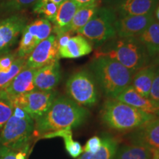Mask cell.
Wrapping results in <instances>:
<instances>
[{
    "mask_svg": "<svg viewBox=\"0 0 159 159\" xmlns=\"http://www.w3.org/2000/svg\"><path fill=\"white\" fill-rule=\"evenodd\" d=\"M156 116H159V109L158 110V111L156 112Z\"/></svg>",
    "mask_w": 159,
    "mask_h": 159,
    "instance_id": "40",
    "label": "cell"
},
{
    "mask_svg": "<svg viewBox=\"0 0 159 159\" xmlns=\"http://www.w3.org/2000/svg\"><path fill=\"white\" fill-rule=\"evenodd\" d=\"M98 48L94 57L115 60L134 73L150 64V57L138 38L114 37Z\"/></svg>",
    "mask_w": 159,
    "mask_h": 159,
    "instance_id": "2",
    "label": "cell"
},
{
    "mask_svg": "<svg viewBox=\"0 0 159 159\" xmlns=\"http://www.w3.org/2000/svg\"><path fill=\"white\" fill-rule=\"evenodd\" d=\"M130 144L143 146L152 152H159V116H156L128 134Z\"/></svg>",
    "mask_w": 159,
    "mask_h": 159,
    "instance_id": "13",
    "label": "cell"
},
{
    "mask_svg": "<svg viewBox=\"0 0 159 159\" xmlns=\"http://www.w3.org/2000/svg\"><path fill=\"white\" fill-rule=\"evenodd\" d=\"M93 46L85 38L77 35L70 38L64 47L59 49L60 58L75 59L85 56L92 52Z\"/></svg>",
    "mask_w": 159,
    "mask_h": 159,
    "instance_id": "18",
    "label": "cell"
},
{
    "mask_svg": "<svg viewBox=\"0 0 159 159\" xmlns=\"http://www.w3.org/2000/svg\"><path fill=\"white\" fill-rule=\"evenodd\" d=\"M90 68L97 85L108 99H115L131 85L135 74L116 61L107 57H94Z\"/></svg>",
    "mask_w": 159,
    "mask_h": 159,
    "instance_id": "3",
    "label": "cell"
},
{
    "mask_svg": "<svg viewBox=\"0 0 159 159\" xmlns=\"http://www.w3.org/2000/svg\"><path fill=\"white\" fill-rule=\"evenodd\" d=\"M51 1L54 2H55V3H57V4H58V5H60V4H61V2H63L65 1V0H51Z\"/></svg>",
    "mask_w": 159,
    "mask_h": 159,
    "instance_id": "39",
    "label": "cell"
},
{
    "mask_svg": "<svg viewBox=\"0 0 159 159\" xmlns=\"http://www.w3.org/2000/svg\"><path fill=\"white\" fill-rule=\"evenodd\" d=\"M99 115L103 124L119 132H131L156 116L116 99H107Z\"/></svg>",
    "mask_w": 159,
    "mask_h": 159,
    "instance_id": "4",
    "label": "cell"
},
{
    "mask_svg": "<svg viewBox=\"0 0 159 159\" xmlns=\"http://www.w3.org/2000/svg\"><path fill=\"white\" fill-rule=\"evenodd\" d=\"M80 6L98 5L97 0H75Z\"/></svg>",
    "mask_w": 159,
    "mask_h": 159,
    "instance_id": "34",
    "label": "cell"
},
{
    "mask_svg": "<svg viewBox=\"0 0 159 159\" xmlns=\"http://www.w3.org/2000/svg\"><path fill=\"white\" fill-rule=\"evenodd\" d=\"M26 57H17L11 67L7 71H0V90L7 86L26 66Z\"/></svg>",
    "mask_w": 159,
    "mask_h": 159,
    "instance_id": "28",
    "label": "cell"
},
{
    "mask_svg": "<svg viewBox=\"0 0 159 159\" xmlns=\"http://www.w3.org/2000/svg\"><path fill=\"white\" fill-rule=\"evenodd\" d=\"M57 96L54 90H35L20 94L13 99V105L25 111L33 120L42 116Z\"/></svg>",
    "mask_w": 159,
    "mask_h": 159,
    "instance_id": "8",
    "label": "cell"
},
{
    "mask_svg": "<svg viewBox=\"0 0 159 159\" xmlns=\"http://www.w3.org/2000/svg\"><path fill=\"white\" fill-rule=\"evenodd\" d=\"M30 143L21 148L0 146V159H27Z\"/></svg>",
    "mask_w": 159,
    "mask_h": 159,
    "instance_id": "30",
    "label": "cell"
},
{
    "mask_svg": "<svg viewBox=\"0 0 159 159\" xmlns=\"http://www.w3.org/2000/svg\"><path fill=\"white\" fill-rule=\"evenodd\" d=\"M59 5L51 0H39L33 6V12L52 22L57 13Z\"/></svg>",
    "mask_w": 159,
    "mask_h": 159,
    "instance_id": "27",
    "label": "cell"
},
{
    "mask_svg": "<svg viewBox=\"0 0 159 159\" xmlns=\"http://www.w3.org/2000/svg\"><path fill=\"white\" fill-rule=\"evenodd\" d=\"M117 20L116 13L107 7L98 8L90 21L78 33L85 38L91 44L98 47L116 37L115 23Z\"/></svg>",
    "mask_w": 159,
    "mask_h": 159,
    "instance_id": "6",
    "label": "cell"
},
{
    "mask_svg": "<svg viewBox=\"0 0 159 159\" xmlns=\"http://www.w3.org/2000/svg\"><path fill=\"white\" fill-rule=\"evenodd\" d=\"M89 116V111L68 97H57L47 112L35 121L39 136L66 128H77Z\"/></svg>",
    "mask_w": 159,
    "mask_h": 159,
    "instance_id": "1",
    "label": "cell"
},
{
    "mask_svg": "<svg viewBox=\"0 0 159 159\" xmlns=\"http://www.w3.org/2000/svg\"><path fill=\"white\" fill-rule=\"evenodd\" d=\"M101 145H102L101 137L94 136L92 138L89 139L88 142H86L84 149H83V152L94 153L99 150V148H101Z\"/></svg>",
    "mask_w": 159,
    "mask_h": 159,
    "instance_id": "32",
    "label": "cell"
},
{
    "mask_svg": "<svg viewBox=\"0 0 159 159\" xmlns=\"http://www.w3.org/2000/svg\"><path fill=\"white\" fill-rule=\"evenodd\" d=\"M52 33V22L43 18L27 24L21 32L17 50L18 57H27L37 45L51 35Z\"/></svg>",
    "mask_w": 159,
    "mask_h": 159,
    "instance_id": "9",
    "label": "cell"
},
{
    "mask_svg": "<svg viewBox=\"0 0 159 159\" xmlns=\"http://www.w3.org/2000/svg\"><path fill=\"white\" fill-rule=\"evenodd\" d=\"M61 78L59 61L38 69L34 76L35 89L41 91L54 90Z\"/></svg>",
    "mask_w": 159,
    "mask_h": 159,
    "instance_id": "15",
    "label": "cell"
},
{
    "mask_svg": "<svg viewBox=\"0 0 159 159\" xmlns=\"http://www.w3.org/2000/svg\"><path fill=\"white\" fill-rule=\"evenodd\" d=\"M149 98L152 102L159 105V64H156V69L155 71L154 78L152 80Z\"/></svg>",
    "mask_w": 159,
    "mask_h": 159,
    "instance_id": "31",
    "label": "cell"
},
{
    "mask_svg": "<svg viewBox=\"0 0 159 159\" xmlns=\"http://www.w3.org/2000/svg\"><path fill=\"white\" fill-rule=\"evenodd\" d=\"M80 7L75 0H65L59 5L57 13L52 21V32L57 35L69 33L73 17Z\"/></svg>",
    "mask_w": 159,
    "mask_h": 159,
    "instance_id": "16",
    "label": "cell"
},
{
    "mask_svg": "<svg viewBox=\"0 0 159 159\" xmlns=\"http://www.w3.org/2000/svg\"><path fill=\"white\" fill-rule=\"evenodd\" d=\"M106 4H111V5H118L120 2H122L123 0H104Z\"/></svg>",
    "mask_w": 159,
    "mask_h": 159,
    "instance_id": "35",
    "label": "cell"
},
{
    "mask_svg": "<svg viewBox=\"0 0 159 159\" xmlns=\"http://www.w3.org/2000/svg\"><path fill=\"white\" fill-rule=\"evenodd\" d=\"M101 1V0H97V3H98L99 2H100Z\"/></svg>",
    "mask_w": 159,
    "mask_h": 159,
    "instance_id": "41",
    "label": "cell"
},
{
    "mask_svg": "<svg viewBox=\"0 0 159 159\" xmlns=\"http://www.w3.org/2000/svg\"><path fill=\"white\" fill-rule=\"evenodd\" d=\"M152 159H159V152H155Z\"/></svg>",
    "mask_w": 159,
    "mask_h": 159,
    "instance_id": "37",
    "label": "cell"
},
{
    "mask_svg": "<svg viewBox=\"0 0 159 159\" xmlns=\"http://www.w3.org/2000/svg\"><path fill=\"white\" fill-rule=\"evenodd\" d=\"M35 131V121L25 111L15 106L13 114L2 129L0 146L21 148L29 144Z\"/></svg>",
    "mask_w": 159,
    "mask_h": 159,
    "instance_id": "5",
    "label": "cell"
},
{
    "mask_svg": "<svg viewBox=\"0 0 159 159\" xmlns=\"http://www.w3.org/2000/svg\"><path fill=\"white\" fill-rule=\"evenodd\" d=\"M13 102L12 99L4 91L0 90V130L8 121L10 117L13 114Z\"/></svg>",
    "mask_w": 159,
    "mask_h": 159,
    "instance_id": "29",
    "label": "cell"
},
{
    "mask_svg": "<svg viewBox=\"0 0 159 159\" xmlns=\"http://www.w3.org/2000/svg\"><path fill=\"white\" fill-rule=\"evenodd\" d=\"M39 0H0V17L16 14L34 5Z\"/></svg>",
    "mask_w": 159,
    "mask_h": 159,
    "instance_id": "26",
    "label": "cell"
},
{
    "mask_svg": "<svg viewBox=\"0 0 159 159\" xmlns=\"http://www.w3.org/2000/svg\"><path fill=\"white\" fill-rule=\"evenodd\" d=\"M97 9H98V5L80 6L71 21L69 33H78L90 21L97 12Z\"/></svg>",
    "mask_w": 159,
    "mask_h": 159,
    "instance_id": "25",
    "label": "cell"
},
{
    "mask_svg": "<svg viewBox=\"0 0 159 159\" xmlns=\"http://www.w3.org/2000/svg\"><path fill=\"white\" fill-rule=\"evenodd\" d=\"M158 0H123L117 5L121 16L145 15L154 13Z\"/></svg>",
    "mask_w": 159,
    "mask_h": 159,
    "instance_id": "19",
    "label": "cell"
},
{
    "mask_svg": "<svg viewBox=\"0 0 159 159\" xmlns=\"http://www.w3.org/2000/svg\"><path fill=\"white\" fill-rule=\"evenodd\" d=\"M153 14H154L155 19H156L157 21H158L159 22V4L156 6V9H155L154 11Z\"/></svg>",
    "mask_w": 159,
    "mask_h": 159,
    "instance_id": "36",
    "label": "cell"
},
{
    "mask_svg": "<svg viewBox=\"0 0 159 159\" xmlns=\"http://www.w3.org/2000/svg\"><path fill=\"white\" fill-rule=\"evenodd\" d=\"M156 69V64L152 63L139 69L135 72L133 77L131 85L139 94L147 98L150 97V89Z\"/></svg>",
    "mask_w": 159,
    "mask_h": 159,
    "instance_id": "20",
    "label": "cell"
},
{
    "mask_svg": "<svg viewBox=\"0 0 159 159\" xmlns=\"http://www.w3.org/2000/svg\"><path fill=\"white\" fill-rule=\"evenodd\" d=\"M115 99L148 114L156 115L159 109L158 105L152 102L150 98L139 94L131 85L125 89Z\"/></svg>",
    "mask_w": 159,
    "mask_h": 159,
    "instance_id": "17",
    "label": "cell"
},
{
    "mask_svg": "<svg viewBox=\"0 0 159 159\" xmlns=\"http://www.w3.org/2000/svg\"><path fill=\"white\" fill-rule=\"evenodd\" d=\"M37 69L25 67L2 90L13 100L20 94L35 90L34 76Z\"/></svg>",
    "mask_w": 159,
    "mask_h": 159,
    "instance_id": "14",
    "label": "cell"
},
{
    "mask_svg": "<svg viewBox=\"0 0 159 159\" xmlns=\"http://www.w3.org/2000/svg\"><path fill=\"white\" fill-rule=\"evenodd\" d=\"M153 63H156V64H159V54L154 58Z\"/></svg>",
    "mask_w": 159,
    "mask_h": 159,
    "instance_id": "38",
    "label": "cell"
},
{
    "mask_svg": "<svg viewBox=\"0 0 159 159\" xmlns=\"http://www.w3.org/2000/svg\"><path fill=\"white\" fill-rule=\"evenodd\" d=\"M154 152L149 149L134 144L118 147L114 159H152Z\"/></svg>",
    "mask_w": 159,
    "mask_h": 159,
    "instance_id": "23",
    "label": "cell"
},
{
    "mask_svg": "<svg viewBox=\"0 0 159 159\" xmlns=\"http://www.w3.org/2000/svg\"><path fill=\"white\" fill-rule=\"evenodd\" d=\"M27 22V17L20 13L0 20V55L11 52L21 36Z\"/></svg>",
    "mask_w": 159,
    "mask_h": 159,
    "instance_id": "10",
    "label": "cell"
},
{
    "mask_svg": "<svg viewBox=\"0 0 159 159\" xmlns=\"http://www.w3.org/2000/svg\"><path fill=\"white\" fill-rule=\"evenodd\" d=\"M155 20L153 13L121 16L115 23L116 35L119 38H138Z\"/></svg>",
    "mask_w": 159,
    "mask_h": 159,
    "instance_id": "12",
    "label": "cell"
},
{
    "mask_svg": "<svg viewBox=\"0 0 159 159\" xmlns=\"http://www.w3.org/2000/svg\"><path fill=\"white\" fill-rule=\"evenodd\" d=\"M70 34H71L70 33H63V34L59 35H57V36H56L58 49L64 47V46L67 43H68L69 39H70V38L71 37Z\"/></svg>",
    "mask_w": 159,
    "mask_h": 159,
    "instance_id": "33",
    "label": "cell"
},
{
    "mask_svg": "<svg viewBox=\"0 0 159 159\" xmlns=\"http://www.w3.org/2000/svg\"><path fill=\"white\" fill-rule=\"evenodd\" d=\"M66 91L68 97L80 106L91 107L98 102L96 80L87 70H80L71 75L66 83Z\"/></svg>",
    "mask_w": 159,
    "mask_h": 159,
    "instance_id": "7",
    "label": "cell"
},
{
    "mask_svg": "<svg viewBox=\"0 0 159 159\" xmlns=\"http://www.w3.org/2000/svg\"><path fill=\"white\" fill-rule=\"evenodd\" d=\"M138 39L151 58L159 54V22L155 20L144 30Z\"/></svg>",
    "mask_w": 159,
    "mask_h": 159,
    "instance_id": "21",
    "label": "cell"
},
{
    "mask_svg": "<svg viewBox=\"0 0 159 159\" xmlns=\"http://www.w3.org/2000/svg\"><path fill=\"white\" fill-rule=\"evenodd\" d=\"M59 49L56 35L52 34L40 42L26 59V67L40 69L59 61Z\"/></svg>",
    "mask_w": 159,
    "mask_h": 159,
    "instance_id": "11",
    "label": "cell"
},
{
    "mask_svg": "<svg viewBox=\"0 0 159 159\" xmlns=\"http://www.w3.org/2000/svg\"><path fill=\"white\" fill-rule=\"evenodd\" d=\"M101 139L102 145L97 152H84L77 159H114L119 147L117 139L108 134H102Z\"/></svg>",
    "mask_w": 159,
    "mask_h": 159,
    "instance_id": "22",
    "label": "cell"
},
{
    "mask_svg": "<svg viewBox=\"0 0 159 159\" xmlns=\"http://www.w3.org/2000/svg\"><path fill=\"white\" fill-rule=\"evenodd\" d=\"M54 137H61L64 141L66 150L72 158H77L83 153V149L77 141L73 140L71 128H66L55 132L48 133L41 136V138H54Z\"/></svg>",
    "mask_w": 159,
    "mask_h": 159,
    "instance_id": "24",
    "label": "cell"
},
{
    "mask_svg": "<svg viewBox=\"0 0 159 159\" xmlns=\"http://www.w3.org/2000/svg\"><path fill=\"white\" fill-rule=\"evenodd\" d=\"M0 71H1V68H0Z\"/></svg>",
    "mask_w": 159,
    "mask_h": 159,
    "instance_id": "42",
    "label": "cell"
}]
</instances>
